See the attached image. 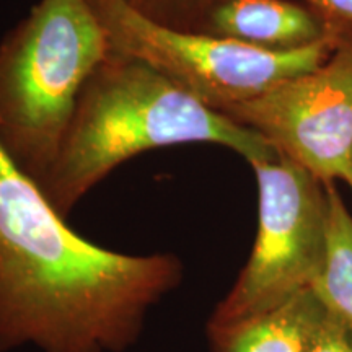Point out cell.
I'll use <instances>...</instances> for the list:
<instances>
[{
  "label": "cell",
  "instance_id": "1",
  "mask_svg": "<svg viewBox=\"0 0 352 352\" xmlns=\"http://www.w3.org/2000/svg\"><path fill=\"white\" fill-rule=\"evenodd\" d=\"M183 272L83 239L0 148V352H124Z\"/></svg>",
  "mask_w": 352,
  "mask_h": 352
},
{
  "label": "cell",
  "instance_id": "2",
  "mask_svg": "<svg viewBox=\"0 0 352 352\" xmlns=\"http://www.w3.org/2000/svg\"><path fill=\"white\" fill-rule=\"evenodd\" d=\"M179 144L222 145L250 165L277 155L258 132L206 107L142 60L111 51L83 85L59 153L38 186L67 217L129 158Z\"/></svg>",
  "mask_w": 352,
  "mask_h": 352
},
{
  "label": "cell",
  "instance_id": "3",
  "mask_svg": "<svg viewBox=\"0 0 352 352\" xmlns=\"http://www.w3.org/2000/svg\"><path fill=\"white\" fill-rule=\"evenodd\" d=\"M111 52L91 0H39L0 41V148L39 184L88 77Z\"/></svg>",
  "mask_w": 352,
  "mask_h": 352
},
{
  "label": "cell",
  "instance_id": "4",
  "mask_svg": "<svg viewBox=\"0 0 352 352\" xmlns=\"http://www.w3.org/2000/svg\"><path fill=\"white\" fill-rule=\"evenodd\" d=\"M111 51L142 60L219 113L258 98L327 60L338 34L294 51H267L236 39L186 32L153 20L127 0H91Z\"/></svg>",
  "mask_w": 352,
  "mask_h": 352
},
{
  "label": "cell",
  "instance_id": "5",
  "mask_svg": "<svg viewBox=\"0 0 352 352\" xmlns=\"http://www.w3.org/2000/svg\"><path fill=\"white\" fill-rule=\"evenodd\" d=\"M258 230L248 261L206 327H226L314 287L328 250V183L277 153L252 164Z\"/></svg>",
  "mask_w": 352,
  "mask_h": 352
},
{
  "label": "cell",
  "instance_id": "6",
  "mask_svg": "<svg viewBox=\"0 0 352 352\" xmlns=\"http://www.w3.org/2000/svg\"><path fill=\"white\" fill-rule=\"evenodd\" d=\"M223 114L321 182L344 179L352 155V26L342 25L318 67Z\"/></svg>",
  "mask_w": 352,
  "mask_h": 352
},
{
  "label": "cell",
  "instance_id": "7",
  "mask_svg": "<svg viewBox=\"0 0 352 352\" xmlns=\"http://www.w3.org/2000/svg\"><path fill=\"white\" fill-rule=\"evenodd\" d=\"M342 23L290 0H217L192 32L236 39L267 51L327 41Z\"/></svg>",
  "mask_w": 352,
  "mask_h": 352
},
{
  "label": "cell",
  "instance_id": "8",
  "mask_svg": "<svg viewBox=\"0 0 352 352\" xmlns=\"http://www.w3.org/2000/svg\"><path fill=\"white\" fill-rule=\"evenodd\" d=\"M328 308L314 287L226 327H206L210 352H308Z\"/></svg>",
  "mask_w": 352,
  "mask_h": 352
},
{
  "label": "cell",
  "instance_id": "9",
  "mask_svg": "<svg viewBox=\"0 0 352 352\" xmlns=\"http://www.w3.org/2000/svg\"><path fill=\"white\" fill-rule=\"evenodd\" d=\"M328 250L314 290L352 329V217L333 183H328Z\"/></svg>",
  "mask_w": 352,
  "mask_h": 352
},
{
  "label": "cell",
  "instance_id": "10",
  "mask_svg": "<svg viewBox=\"0 0 352 352\" xmlns=\"http://www.w3.org/2000/svg\"><path fill=\"white\" fill-rule=\"evenodd\" d=\"M215 2L217 0H160L152 19L178 30L192 32Z\"/></svg>",
  "mask_w": 352,
  "mask_h": 352
},
{
  "label": "cell",
  "instance_id": "11",
  "mask_svg": "<svg viewBox=\"0 0 352 352\" xmlns=\"http://www.w3.org/2000/svg\"><path fill=\"white\" fill-rule=\"evenodd\" d=\"M308 352H352V329L341 316L327 311Z\"/></svg>",
  "mask_w": 352,
  "mask_h": 352
},
{
  "label": "cell",
  "instance_id": "12",
  "mask_svg": "<svg viewBox=\"0 0 352 352\" xmlns=\"http://www.w3.org/2000/svg\"><path fill=\"white\" fill-rule=\"evenodd\" d=\"M311 7L327 19L352 26V0H307Z\"/></svg>",
  "mask_w": 352,
  "mask_h": 352
},
{
  "label": "cell",
  "instance_id": "13",
  "mask_svg": "<svg viewBox=\"0 0 352 352\" xmlns=\"http://www.w3.org/2000/svg\"><path fill=\"white\" fill-rule=\"evenodd\" d=\"M134 7H138L139 10L147 13L148 16L155 15L158 6H160V0H127Z\"/></svg>",
  "mask_w": 352,
  "mask_h": 352
},
{
  "label": "cell",
  "instance_id": "14",
  "mask_svg": "<svg viewBox=\"0 0 352 352\" xmlns=\"http://www.w3.org/2000/svg\"><path fill=\"white\" fill-rule=\"evenodd\" d=\"M344 182L352 188V155H351L349 165H347V170H346V175H344Z\"/></svg>",
  "mask_w": 352,
  "mask_h": 352
}]
</instances>
